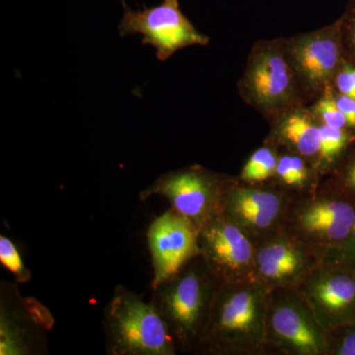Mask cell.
<instances>
[{"label":"cell","instance_id":"8992f818","mask_svg":"<svg viewBox=\"0 0 355 355\" xmlns=\"http://www.w3.org/2000/svg\"><path fill=\"white\" fill-rule=\"evenodd\" d=\"M265 340L268 354L326 355V331L296 288L268 292Z\"/></svg>","mask_w":355,"mask_h":355},{"label":"cell","instance_id":"ac0fdd59","mask_svg":"<svg viewBox=\"0 0 355 355\" xmlns=\"http://www.w3.org/2000/svg\"><path fill=\"white\" fill-rule=\"evenodd\" d=\"M321 125V147L317 170L321 177L328 176L345 151L355 141V132L345 128Z\"/></svg>","mask_w":355,"mask_h":355},{"label":"cell","instance_id":"cb8c5ba5","mask_svg":"<svg viewBox=\"0 0 355 355\" xmlns=\"http://www.w3.org/2000/svg\"><path fill=\"white\" fill-rule=\"evenodd\" d=\"M338 22L343 58L355 67V0H349Z\"/></svg>","mask_w":355,"mask_h":355},{"label":"cell","instance_id":"44dd1931","mask_svg":"<svg viewBox=\"0 0 355 355\" xmlns=\"http://www.w3.org/2000/svg\"><path fill=\"white\" fill-rule=\"evenodd\" d=\"M308 108L320 125L350 130L345 116L336 105L333 86H329Z\"/></svg>","mask_w":355,"mask_h":355},{"label":"cell","instance_id":"8fae6325","mask_svg":"<svg viewBox=\"0 0 355 355\" xmlns=\"http://www.w3.org/2000/svg\"><path fill=\"white\" fill-rule=\"evenodd\" d=\"M198 245L219 284L254 280L256 244L225 214H217L198 229Z\"/></svg>","mask_w":355,"mask_h":355},{"label":"cell","instance_id":"277c9868","mask_svg":"<svg viewBox=\"0 0 355 355\" xmlns=\"http://www.w3.org/2000/svg\"><path fill=\"white\" fill-rule=\"evenodd\" d=\"M109 355H176V343L153 303L116 286L103 313Z\"/></svg>","mask_w":355,"mask_h":355},{"label":"cell","instance_id":"d4e9b609","mask_svg":"<svg viewBox=\"0 0 355 355\" xmlns=\"http://www.w3.org/2000/svg\"><path fill=\"white\" fill-rule=\"evenodd\" d=\"M334 90L340 94L355 99V67L347 60H343L340 69L336 72L333 83Z\"/></svg>","mask_w":355,"mask_h":355},{"label":"cell","instance_id":"2e32d148","mask_svg":"<svg viewBox=\"0 0 355 355\" xmlns=\"http://www.w3.org/2000/svg\"><path fill=\"white\" fill-rule=\"evenodd\" d=\"M268 123L270 132L263 142L305 158L317 169L321 125L308 106L294 107Z\"/></svg>","mask_w":355,"mask_h":355},{"label":"cell","instance_id":"484cf974","mask_svg":"<svg viewBox=\"0 0 355 355\" xmlns=\"http://www.w3.org/2000/svg\"><path fill=\"white\" fill-rule=\"evenodd\" d=\"M331 254L342 257L345 260L355 263V225L352 233H350L349 239L345 241L343 246L331 252Z\"/></svg>","mask_w":355,"mask_h":355},{"label":"cell","instance_id":"9a60e30c","mask_svg":"<svg viewBox=\"0 0 355 355\" xmlns=\"http://www.w3.org/2000/svg\"><path fill=\"white\" fill-rule=\"evenodd\" d=\"M146 236L153 268L150 288L200 254L198 228L173 209L154 219Z\"/></svg>","mask_w":355,"mask_h":355},{"label":"cell","instance_id":"5b68a950","mask_svg":"<svg viewBox=\"0 0 355 355\" xmlns=\"http://www.w3.org/2000/svg\"><path fill=\"white\" fill-rule=\"evenodd\" d=\"M355 225V202L320 184L310 195L292 198L284 231L311 246L335 251Z\"/></svg>","mask_w":355,"mask_h":355},{"label":"cell","instance_id":"603a6c76","mask_svg":"<svg viewBox=\"0 0 355 355\" xmlns=\"http://www.w3.org/2000/svg\"><path fill=\"white\" fill-rule=\"evenodd\" d=\"M0 260L9 272L12 273L16 282L25 284L31 279V272L26 268L17 248L6 236H0Z\"/></svg>","mask_w":355,"mask_h":355},{"label":"cell","instance_id":"ffe728a7","mask_svg":"<svg viewBox=\"0 0 355 355\" xmlns=\"http://www.w3.org/2000/svg\"><path fill=\"white\" fill-rule=\"evenodd\" d=\"M321 184L355 202V141Z\"/></svg>","mask_w":355,"mask_h":355},{"label":"cell","instance_id":"e0dca14e","mask_svg":"<svg viewBox=\"0 0 355 355\" xmlns=\"http://www.w3.org/2000/svg\"><path fill=\"white\" fill-rule=\"evenodd\" d=\"M322 181L323 178L309 161L296 154L279 150L275 176L268 183L295 198L314 193Z\"/></svg>","mask_w":355,"mask_h":355},{"label":"cell","instance_id":"52a82bcc","mask_svg":"<svg viewBox=\"0 0 355 355\" xmlns=\"http://www.w3.org/2000/svg\"><path fill=\"white\" fill-rule=\"evenodd\" d=\"M229 178L200 165L165 173L139 191L141 202L153 196L165 198L171 209L190 219L198 229L221 214L222 198Z\"/></svg>","mask_w":355,"mask_h":355},{"label":"cell","instance_id":"7402d4cb","mask_svg":"<svg viewBox=\"0 0 355 355\" xmlns=\"http://www.w3.org/2000/svg\"><path fill=\"white\" fill-rule=\"evenodd\" d=\"M326 355H355V321L326 331Z\"/></svg>","mask_w":355,"mask_h":355},{"label":"cell","instance_id":"4fadbf2b","mask_svg":"<svg viewBox=\"0 0 355 355\" xmlns=\"http://www.w3.org/2000/svg\"><path fill=\"white\" fill-rule=\"evenodd\" d=\"M123 15L121 36L141 34L142 43L154 46L159 60H166L177 51L191 46H207L209 38L191 24L180 10L179 3L163 1L160 6L135 11L121 0Z\"/></svg>","mask_w":355,"mask_h":355},{"label":"cell","instance_id":"5bb4252c","mask_svg":"<svg viewBox=\"0 0 355 355\" xmlns=\"http://www.w3.org/2000/svg\"><path fill=\"white\" fill-rule=\"evenodd\" d=\"M0 291V354H44L46 333L53 324L49 311L23 298L16 284L2 282Z\"/></svg>","mask_w":355,"mask_h":355},{"label":"cell","instance_id":"d6986e66","mask_svg":"<svg viewBox=\"0 0 355 355\" xmlns=\"http://www.w3.org/2000/svg\"><path fill=\"white\" fill-rule=\"evenodd\" d=\"M279 156V149L277 146L263 142L248 157L238 177L249 184L268 183L275 176Z\"/></svg>","mask_w":355,"mask_h":355},{"label":"cell","instance_id":"9c48e42d","mask_svg":"<svg viewBox=\"0 0 355 355\" xmlns=\"http://www.w3.org/2000/svg\"><path fill=\"white\" fill-rule=\"evenodd\" d=\"M284 43L308 104H312L331 85L345 60L340 22L284 38Z\"/></svg>","mask_w":355,"mask_h":355},{"label":"cell","instance_id":"7a4b0ae2","mask_svg":"<svg viewBox=\"0 0 355 355\" xmlns=\"http://www.w3.org/2000/svg\"><path fill=\"white\" fill-rule=\"evenodd\" d=\"M200 254L151 289V303L182 354H197L218 289Z\"/></svg>","mask_w":355,"mask_h":355},{"label":"cell","instance_id":"3957f363","mask_svg":"<svg viewBox=\"0 0 355 355\" xmlns=\"http://www.w3.org/2000/svg\"><path fill=\"white\" fill-rule=\"evenodd\" d=\"M237 88L243 101L268 123L294 107L309 106L287 55L284 38L254 42Z\"/></svg>","mask_w":355,"mask_h":355},{"label":"cell","instance_id":"4316f807","mask_svg":"<svg viewBox=\"0 0 355 355\" xmlns=\"http://www.w3.org/2000/svg\"><path fill=\"white\" fill-rule=\"evenodd\" d=\"M166 1L174 2V3H179V0H166Z\"/></svg>","mask_w":355,"mask_h":355},{"label":"cell","instance_id":"6da1fadb","mask_svg":"<svg viewBox=\"0 0 355 355\" xmlns=\"http://www.w3.org/2000/svg\"><path fill=\"white\" fill-rule=\"evenodd\" d=\"M268 292L254 280L221 284L197 354L268 355L265 340Z\"/></svg>","mask_w":355,"mask_h":355},{"label":"cell","instance_id":"ba28073f","mask_svg":"<svg viewBox=\"0 0 355 355\" xmlns=\"http://www.w3.org/2000/svg\"><path fill=\"white\" fill-rule=\"evenodd\" d=\"M292 198L272 184H249L229 175L221 212L257 245L284 230Z\"/></svg>","mask_w":355,"mask_h":355},{"label":"cell","instance_id":"30bf717a","mask_svg":"<svg viewBox=\"0 0 355 355\" xmlns=\"http://www.w3.org/2000/svg\"><path fill=\"white\" fill-rule=\"evenodd\" d=\"M324 331L355 321V263L331 254L297 287Z\"/></svg>","mask_w":355,"mask_h":355},{"label":"cell","instance_id":"7c38bea8","mask_svg":"<svg viewBox=\"0 0 355 355\" xmlns=\"http://www.w3.org/2000/svg\"><path fill=\"white\" fill-rule=\"evenodd\" d=\"M330 254L284 230L256 245L254 280L268 291L295 288Z\"/></svg>","mask_w":355,"mask_h":355}]
</instances>
